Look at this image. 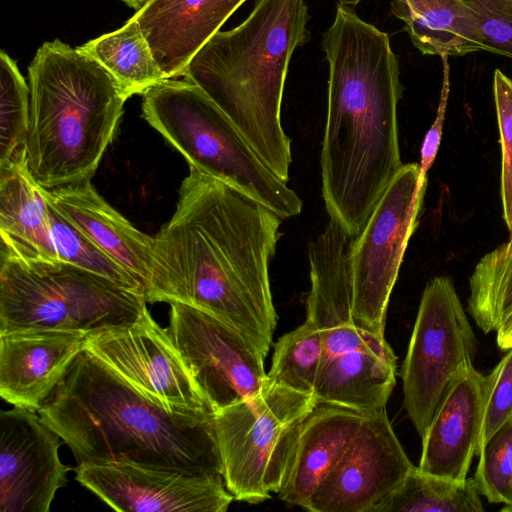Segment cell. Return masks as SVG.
<instances>
[{
  "mask_svg": "<svg viewBox=\"0 0 512 512\" xmlns=\"http://www.w3.org/2000/svg\"><path fill=\"white\" fill-rule=\"evenodd\" d=\"M361 1L337 0L347 8ZM391 12L425 55L463 56L484 50L475 14L463 0H392Z\"/></svg>",
  "mask_w": 512,
  "mask_h": 512,
  "instance_id": "24",
  "label": "cell"
},
{
  "mask_svg": "<svg viewBox=\"0 0 512 512\" xmlns=\"http://www.w3.org/2000/svg\"><path fill=\"white\" fill-rule=\"evenodd\" d=\"M44 196L72 225L141 281L147 301L155 237L136 229L99 196L89 181L44 189Z\"/></svg>",
  "mask_w": 512,
  "mask_h": 512,
  "instance_id": "19",
  "label": "cell"
},
{
  "mask_svg": "<svg viewBox=\"0 0 512 512\" xmlns=\"http://www.w3.org/2000/svg\"><path fill=\"white\" fill-rule=\"evenodd\" d=\"M30 89L14 59L0 53V163L25 152Z\"/></svg>",
  "mask_w": 512,
  "mask_h": 512,
  "instance_id": "30",
  "label": "cell"
},
{
  "mask_svg": "<svg viewBox=\"0 0 512 512\" xmlns=\"http://www.w3.org/2000/svg\"><path fill=\"white\" fill-rule=\"evenodd\" d=\"M508 230H509L510 236H509V241L505 242V245L509 251H512V220H511L510 226L508 227Z\"/></svg>",
  "mask_w": 512,
  "mask_h": 512,
  "instance_id": "37",
  "label": "cell"
},
{
  "mask_svg": "<svg viewBox=\"0 0 512 512\" xmlns=\"http://www.w3.org/2000/svg\"><path fill=\"white\" fill-rule=\"evenodd\" d=\"M169 304L167 332L213 413L262 389L265 357L243 335L195 306Z\"/></svg>",
  "mask_w": 512,
  "mask_h": 512,
  "instance_id": "11",
  "label": "cell"
},
{
  "mask_svg": "<svg viewBox=\"0 0 512 512\" xmlns=\"http://www.w3.org/2000/svg\"><path fill=\"white\" fill-rule=\"evenodd\" d=\"M322 46L329 67L322 198L353 239L403 166L397 107L404 88L389 36L351 8L337 5Z\"/></svg>",
  "mask_w": 512,
  "mask_h": 512,
  "instance_id": "2",
  "label": "cell"
},
{
  "mask_svg": "<svg viewBox=\"0 0 512 512\" xmlns=\"http://www.w3.org/2000/svg\"><path fill=\"white\" fill-rule=\"evenodd\" d=\"M493 93L501 144V199L507 228L512 220V79L496 69Z\"/></svg>",
  "mask_w": 512,
  "mask_h": 512,
  "instance_id": "32",
  "label": "cell"
},
{
  "mask_svg": "<svg viewBox=\"0 0 512 512\" xmlns=\"http://www.w3.org/2000/svg\"><path fill=\"white\" fill-rule=\"evenodd\" d=\"M1 255L60 261L51 234L44 188L32 178L26 152L0 163Z\"/></svg>",
  "mask_w": 512,
  "mask_h": 512,
  "instance_id": "22",
  "label": "cell"
},
{
  "mask_svg": "<svg viewBox=\"0 0 512 512\" xmlns=\"http://www.w3.org/2000/svg\"><path fill=\"white\" fill-rule=\"evenodd\" d=\"M37 413L70 448L77 465L223 472L214 414L165 409L85 349Z\"/></svg>",
  "mask_w": 512,
  "mask_h": 512,
  "instance_id": "3",
  "label": "cell"
},
{
  "mask_svg": "<svg viewBox=\"0 0 512 512\" xmlns=\"http://www.w3.org/2000/svg\"><path fill=\"white\" fill-rule=\"evenodd\" d=\"M497 345L502 350L512 348V312H510L501 322L496 331Z\"/></svg>",
  "mask_w": 512,
  "mask_h": 512,
  "instance_id": "35",
  "label": "cell"
},
{
  "mask_svg": "<svg viewBox=\"0 0 512 512\" xmlns=\"http://www.w3.org/2000/svg\"><path fill=\"white\" fill-rule=\"evenodd\" d=\"M486 376L473 367L455 379L422 439L421 471L463 481L480 443Z\"/></svg>",
  "mask_w": 512,
  "mask_h": 512,
  "instance_id": "17",
  "label": "cell"
},
{
  "mask_svg": "<svg viewBox=\"0 0 512 512\" xmlns=\"http://www.w3.org/2000/svg\"><path fill=\"white\" fill-rule=\"evenodd\" d=\"M283 218L193 167L155 237L147 302H183L243 335L264 357L277 324L269 266Z\"/></svg>",
  "mask_w": 512,
  "mask_h": 512,
  "instance_id": "1",
  "label": "cell"
},
{
  "mask_svg": "<svg viewBox=\"0 0 512 512\" xmlns=\"http://www.w3.org/2000/svg\"><path fill=\"white\" fill-rule=\"evenodd\" d=\"M414 467L393 430L386 410L368 414L305 510L372 512Z\"/></svg>",
  "mask_w": 512,
  "mask_h": 512,
  "instance_id": "14",
  "label": "cell"
},
{
  "mask_svg": "<svg viewBox=\"0 0 512 512\" xmlns=\"http://www.w3.org/2000/svg\"><path fill=\"white\" fill-rule=\"evenodd\" d=\"M46 202L52 239L60 261L73 264L108 278L116 284L142 295L146 299L145 287L137 277L117 263L72 225L47 199Z\"/></svg>",
  "mask_w": 512,
  "mask_h": 512,
  "instance_id": "29",
  "label": "cell"
},
{
  "mask_svg": "<svg viewBox=\"0 0 512 512\" xmlns=\"http://www.w3.org/2000/svg\"><path fill=\"white\" fill-rule=\"evenodd\" d=\"M482 512L480 493L472 478L455 481L414 467L372 512Z\"/></svg>",
  "mask_w": 512,
  "mask_h": 512,
  "instance_id": "26",
  "label": "cell"
},
{
  "mask_svg": "<svg viewBox=\"0 0 512 512\" xmlns=\"http://www.w3.org/2000/svg\"><path fill=\"white\" fill-rule=\"evenodd\" d=\"M79 49L100 63L126 95L144 94L165 77L136 18L92 39Z\"/></svg>",
  "mask_w": 512,
  "mask_h": 512,
  "instance_id": "25",
  "label": "cell"
},
{
  "mask_svg": "<svg viewBox=\"0 0 512 512\" xmlns=\"http://www.w3.org/2000/svg\"><path fill=\"white\" fill-rule=\"evenodd\" d=\"M133 9L139 10L148 0H121Z\"/></svg>",
  "mask_w": 512,
  "mask_h": 512,
  "instance_id": "36",
  "label": "cell"
},
{
  "mask_svg": "<svg viewBox=\"0 0 512 512\" xmlns=\"http://www.w3.org/2000/svg\"><path fill=\"white\" fill-rule=\"evenodd\" d=\"M39 414L14 407L0 413V511L48 512L71 467L59 458L64 441Z\"/></svg>",
  "mask_w": 512,
  "mask_h": 512,
  "instance_id": "15",
  "label": "cell"
},
{
  "mask_svg": "<svg viewBox=\"0 0 512 512\" xmlns=\"http://www.w3.org/2000/svg\"><path fill=\"white\" fill-rule=\"evenodd\" d=\"M28 170L47 190L89 181L129 98L79 47L44 42L28 67Z\"/></svg>",
  "mask_w": 512,
  "mask_h": 512,
  "instance_id": "5",
  "label": "cell"
},
{
  "mask_svg": "<svg viewBox=\"0 0 512 512\" xmlns=\"http://www.w3.org/2000/svg\"><path fill=\"white\" fill-rule=\"evenodd\" d=\"M426 185L419 164H403L351 240L352 320L358 329L384 337L390 295L417 226Z\"/></svg>",
  "mask_w": 512,
  "mask_h": 512,
  "instance_id": "9",
  "label": "cell"
},
{
  "mask_svg": "<svg viewBox=\"0 0 512 512\" xmlns=\"http://www.w3.org/2000/svg\"><path fill=\"white\" fill-rule=\"evenodd\" d=\"M316 405L313 394L267 378L256 395L214 413L222 477L235 500L259 503L279 494L301 430Z\"/></svg>",
  "mask_w": 512,
  "mask_h": 512,
  "instance_id": "8",
  "label": "cell"
},
{
  "mask_svg": "<svg viewBox=\"0 0 512 512\" xmlns=\"http://www.w3.org/2000/svg\"><path fill=\"white\" fill-rule=\"evenodd\" d=\"M146 299L108 278L63 261L1 255L0 334L26 329L86 333L137 321Z\"/></svg>",
  "mask_w": 512,
  "mask_h": 512,
  "instance_id": "7",
  "label": "cell"
},
{
  "mask_svg": "<svg viewBox=\"0 0 512 512\" xmlns=\"http://www.w3.org/2000/svg\"><path fill=\"white\" fill-rule=\"evenodd\" d=\"M322 358V333L305 320L274 344L268 380L301 393L313 394Z\"/></svg>",
  "mask_w": 512,
  "mask_h": 512,
  "instance_id": "28",
  "label": "cell"
},
{
  "mask_svg": "<svg viewBox=\"0 0 512 512\" xmlns=\"http://www.w3.org/2000/svg\"><path fill=\"white\" fill-rule=\"evenodd\" d=\"M76 480L116 511L225 512L234 499L222 475L128 463L82 464Z\"/></svg>",
  "mask_w": 512,
  "mask_h": 512,
  "instance_id": "13",
  "label": "cell"
},
{
  "mask_svg": "<svg viewBox=\"0 0 512 512\" xmlns=\"http://www.w3.org/2000/svg\"><path fill=\"white\" fill-rule=\"evenodd\" d=\"M469 313L484 332H496L512 312V251L500 244L485 254L469 278Z\"/></svg>",
  "mask_w": 512,
  "mask_h": 512,
  "instance_id": "27",
  "label": "cell"
},
{
  "mask_svg": "<svg viewBox=\"0 0 512 512\" xmlns=\"http://www.w3.org/2000/svg\"><path fill=\"white\" fill-rule=\"evenodd\" d=\"M396 360L385 338L377 335L360 348L323 357L313 393L317 404L365 415L385 409L396 384Z\"/></svg>",
  "mask_w": 512,
  "mask_h": 512,
  "instance_id": "20",
  "label": "cell"
},
{
  "mask_svg": "<svg viewBox=\"0 0 512 512\" xmlns=\"http://www.w3.org/2000/svg\"><path fill=\"white\" fill-rule=\"evenodd\" d=\"M510 418H512V348L486 376L483 423L477 454L490 437Z\"/></svg>",
  "mask_w": 512,
  "mask_h": 512,
  "instance_id": "33",
  "label": "cell"
},
{
  "mask_svg": "<svg viewBox=\"0 0 512 512\" xmlns=\"http://www.w3.org/2000/svg\"><path fill=\"white\" fill-rule=\"evenodd\" d=\"M352 238L330 219L308 248L311 289L306 320L320 331L354 326L349 250Z\"/></svg>",
  "mask_w": 512,
  "mask_h": 512,
  "instance_id": "23",
  "label": "cell"
},
{
  "mask_svg": "<svg viewBox=\"0 0 512 512\" xmlns=\"http://www.w3.org/2000/svg\"><path fill=\"white\" fill-rule=\"evenodd\" d=\"M87 334L63 329L1 333V398L37 412L84 350Z\"/></svg>",
  "mask_w": 512,
  "mask_h": 512,
  "instance_id": "16",
  "label": "cell"
},
{
  "mask_svg": "<svg viewBox=\"0 0 512 512\" xmlns=\"http://www.w3.org/2000/svg\"><path fill=\"white\" fill-rule=\"evenodd\" d=\"M142 111L190 167L283 219L302 212L298 194L267 167L228 116L195 83L162 80L143 94Z\"/></svg>",
  "mask_w": 512,
  "mask_h": 512,
  "instance_id": "6",
  "label": "cell"
},
{
  "mask_svg": "<svg viewBox=\"0 0 512 512\" xmlns=\"http://www.w3.org/2000/svg\"><path fill=\"white\" fill-rule=\"evenodd\" d=\"M246 0H148L133 15L165 77L184 76L188 64Z\"/></svg>",
  "mask_w": 512,
  "mask_h": 512,
  "instance_id": "18",
  "label": "cell"
},
{
  "mask_svg": "<svg viewBox=\"0 0 512 512\" xmlns=\"http://www.w3.org/2000/svg\"><path fill=\"white\" fill-rule=\"evenodd\" d=\"M84 349L165 409L214 414L167 329L150 313L131 323L89 332Z\"/></svg>",
  "mask_w": 512,
  "mask_h": 512,
  "instance_id": "12",
  "label": "cell"
},
{
  "mask_svg": "<svg viewBox=\"0 0 512 512\" xmlns=\"http://www.w3.org/2000/svg\"><path fill=\"white\" fill-rule=\"evenodd\" d=\"M477 342L449 277L426 285L401 377L404 408L422 437L449 387L473 367Z\"/></svg>",
  "mask_w": 512,
  "mask_h": 512,
  "instance_id": "10",
  "label": "cell"
},
{
  "mask_svg": "<svg viewBox=\"0 0 512 512\" xmlns=\"http://www.w3.org/2000/svg\"><path fill=\"white\" fill-rule=\"evenodd\" d=\"M473 476L478 492L512 512V418L483 445Z\"/></svg>",
  "mask_w": 512,
  "mask_h": 512,
  "instance_id": "31",
  "label": "cell"
},
{
  "mask_svg": "<svg viewBox=\"0 0 512 512\" xmlns=\"http://www.w3.org/2000/svg\"><path fill=\"white\" fill-rule=\"evenodd\" d=\"M473 11L485 51L512 58V0H463Z\"/></svg>",
  "mask_w": 512,
  "mask_h": 512,
  "instance_id": "34",
  "label": "cell"
},
{
  "mask_svg": "<svg viewBox=\"0 0 512 512\" xmlns=\"http://www.w3.org/2000/svg\"><path fill=\"white\" fill-rule=\"evenodd\" d=\"M365 416L346 407L317 404L301 430L280 499L305 509L342 458Z\"/></svg>",
  "mask_w": 512,
  "mask_h": 512,
  "instance_id": "21",
  "label": "cell"
},
{
  "mask_svg": "<svg viewBox=\"0 0 512 512\" xmlns=\"http://www.w3.org/2000/svg\"><path fill=\"white\" fill-rule=\"evenodd\" d=\"M308 20L305 0H255L247 18L231 30L215 33L184 74L285 182L292 151L282 127L281 105L292 55L309 40Z\"/></svg>",
  "mask_w": 512,
  "mask_h": 512,
  "instance_id": "4",
  "label": "cell"
}]
</instances>
